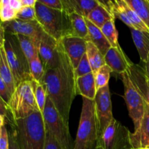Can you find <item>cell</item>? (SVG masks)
<instances>
[{"instance_id": "1", "label": "cell", "mask_w": 149, "mask_h": 149, "mask_svg": "<svg viewBox=\"0 0 149 149\" xmlns=\"http://www.w3.org/2000/svg\"><path fill=\"white\" fill-rule=\"evenodd\" d=\"M60 63L57 68L45 71L42 84L47 94L58 113L67 125H69L71 108L76 93V77L71 61L60 42Z\"/></svg>"}, {"instance_id": "2", "label": "cell", "mask_w": 149, "mask_h": 149, "mask_svg": "<svg viewBox=\"0 0 149 149\" xmlns=\"http://www.w3.org/2000/svg\"><path fill=\"white\" fill-rule=\"evenodd\" d=\"M20 149H44L46 127L42 113L34 111L23 119H16L10 125Z\"/></svg>"}, {"instance_id": "3", "label": "cell", "mask_w": 149, "mask_h": 149, "mask_svg": "<svg viewBox=\"0 0 149 149\" xmlns=\"http://www.w3.org/2000/svg\"><path fill=\"white\" fill-rule=\"evenodd\" d=\"M35 7L36 20L49 36L59 42L65 36L72 35L69 15L66 12L49 8L38 0Z\"/></svg>"}, {"instance_id": "4", "label": "cell", "mask_w": 149, "mask_h": 149, "mask_svg": "<svg viewBox=\"0 0 149 149\" xmlns=\"http://www.w3.org/2000/svg\"><path fill=\"white\" fill-rule=\"evenodd\" d=\"M95 100L82 97V108L74 149H92L99 139Z\"/></svg>"}, {"instance_id": "5", "label": "cell", "mask_w": 149, "mask_h": 149, "mask_svg": "<svg viewBox=\"0 0 149 149\" xmlns=\"http://www.w3.org/2000/svg\"><path fill=\"white\" fill-rule=\"evenodd\" d=\"M42 114L46 130L53 137L61 149H74V141L70 133L69 125L65 123L48 96Z\"/></svg>"}, {"instance_id": "6", "label": "cell", "mask_w": 149, "mask_h": 149, "mask_svg": "<svg viewBox=\"0 0 149 149\" xmlns=\"http://www.w3.org/2000/svg\"><path fill=\"white\" fill-rule=\"evenodd\" d=\"M33 79L27 80L16 86L8 103L13 121L26 117L34 111H39L33 93Z\"/></svg>"}, {"instance_id": "7", "label": "cell", "mask_w": 149, "mask_h": 149, "mask_svg": "<svg viewBox=\"0 0 149 149\" xmlns=\"http://www.w3.org/2000/svg\"><path fill=\"white\" fill-rule=\"evenodd\" d=\"M4 49L15 86L27 80H32L29 65L15 36L5 33Z\"/></svg>"}, {"instance_id": "8", "label": "cell", "mask_w": 149, "mask_h": 149, "mask_svg": "<svg viewBox=\"0 0 149 149\" xmlns=\"http://www.w3.org/2000/svg\"><path fill=\"white\" fill-rule=\"evenodd\" d=\"M121 78L124 84V97L127 106L128 113L133 122L135 130H136L139 127L143 116L146 100L141 90L131 77L130 71L122 74Z\"/></svg>"}, {"instance_id": "9", "label": "cell", "mask_w": 149, "mask_h": 149, "mask_svg": "<svg viewBox=\"0 0 149 149\" xmlns=\"http://www.w3.org/2000/svg\"><path fill=\"white\" fill-rule=\"evenodd\" d=\"M130 132L113 118L100 135L97 144L103 149H131Z\"/></svg>"}, {"instance_id": "10", "label": "cell", "mask_w": 149, "mask_h": 149, "mask_svg": "<svg viewBox=\"0 0 149 149\" xmlns=\"http://www.w3.org/2000/svg\"><path fill=\"white\" fill-rule=\"evenodd\" d=\"M94 100L95 103L99 136L100 137L108 125L113 119L109 86L107 85L97 90Z\"/></svg>"}, {"instance_id": "11", "label": "cell", "mask_w": 149, "mask_h": 149, "mask_svg": "<svg viewBox=\"0 0 149 149\" xmlns=\"http://www.w3.org/2000/svg\"><path fill=\"white\" fill-rule=\"evenodd\" d=\"M3 26L5 33L12 35L20 34L27 36L32 39L38 47L39 46L42 38L46 34L37 20L24 21L15 19L10 22L4 23Z\"/></svg>"}, {"instance_id": "12", "label": "cell", "mask_w": 149, "mask_h": 149, "mask_svg": "<svg viewBox=\"0 0 149 149\" xmlns=\"http://www.w3.org/2000/svg\"><path fill=\"white\" fill-rule=\"evenodd\" d=\"M39 55L45 71L57 68L60 63L58 42L46 33L39 46Z\"/></svg>"}, {"instance_id": "13", "label": "cell", "mask_w": 149, "mask_h": 149, "mask_svg": "<svg viewBox=\"0 0 149 149\" xmlns=\"http://www.w3.org/2000/svg\"><path fill=\"white\" fill-rule=\"evenodd\" d=\"M59 42L75 69L87 52V40L71 35L64 37Z\"/></svg>"}, {"instance_id": "14", "label": "cell", "mask_w": 149, "mask_h": 149, "mask_svg": "<svg viewBox=\"0 0 149 149\" xmlns=\"http://www.w3.org/2000/svg\"><path fill=\"white\" fill-rule=\"evenodd\" d=\"M106 64L111 68L112 72L122 75L129 72L133 63L128 58L120 46L111 47L104 56Z\"/></svg>"}, {"instance_id": "15", "label": "cell", "mask_w": 149, "mask_h": 149, "mask_svg": "<svg viewBox=\"0 0 149 149\" xmlns=\"http://www.w3.org/2000/svg\"><path fill=\"white\" fill-rule=\"evenodd\" d=\"M130 140L132 148H149V104L146 101L141 125L135 132H130Z\"/></svg>"}, {"instance_id": "16", "label": "cell", "mask_w": 149, "mask_h": 149, "mask_svg": "<svg viewBox=\"0 0 149 149\" xmlns=\"http://www.w3.org/2000/svg\"><path fill=\"white\" fill-rule=\"evenodd\" d=\"M63 10L68 15L76 13L86 18L90 12L100 4L97 0H62Z\"/></svg>"}, {"instance_id": "17", "label": "cell", "mask_w": 149, "mask_h": 149, "mask_svg": "<svg viewBox=\"0 0 149 149\" xmlns=\"http://www.w3.org/2000/svg\"><path fill=\"white\" fill-rule=\"evenodd\" d=\"M94 73L76 78V93L82 97L94 100L97 94Z\"/></svg>"}, {"instance_id": "18", "label": "cell", "mask_w": 149, "mask_h": 149, "mask_svg": "<svg viewBox=\"0 0 149 149\" xmlns=\"http://www.w3.org/2000/svg\"><path fill=\"white\" fill-rule=\"evenodd\" d=\"M86 22H87L89 32L88 37L87 38L86 40L87 42H90L93 45H95L97 49L100 51V52L105 56V55L107 53L111 46L103 35V32L101 31V29L95 26L87 18H86Z\"/></svg>"}, {"instance_id": "19", "label": "cell", "mask_w": 149, "mask_h": 149, "mask_svg": "<svg viewBox=\"0 0 149 149\" xmlns=\"http://www.w3.org/2000/svg\"><path fill=\"white\" fill-rule=\"evenodd\" d=\"M4 40L5 36L3 38L0 42V52H1V60H0V77L4 80L5 84L8 87L11 95L14 93L15 90V84L13 74L10 70L8 61H7V55H6L5 49H4Z\"/></svg>"}, {"instance_id": "20", "label": "cell", "mask_w": 149, "mask_h": 149, "mask_svg": "<svg viewBox=\"0 0 149 149\" xmlns=\"http://www.w3.org/2000/svg\"><path fill=\"white\" fill-rule=\"evenodd\" d=\"M86 18L99 29H101L107 22L116 19V17L109 11L103 1H100V4L92 10Z\"/></svg>"}, {"instance_id": "21", "label": "cell", "mask_w": 149, "mask_h": 149, "mask_svg": "<svg viewBox=\"0 0 149 149\" xmlns=\"http://www.w3.org/2000/svg\"><path fill=\"white\" fill-rule=\"evenodd\" d=\"M132 40L142 62H146L149 55V33L131 29Z\"/></svg>"}, {"instance_id": "22", "label": "cell", "mask_w": 149, "mask_h": 149, "mask_svg": "<svg viewBox=\"0 0 149 149\" xmlns=\"http://www.w3.org/2000/svg\"><path fill=\"white\" fill-rule=\"evenodd\" d=\"M69 19L72 36L87 39L89 32L85 17L76 13H72L69 14Z\"/></svg>"}, {"instance_id": "23", "label": "cell", "mask_w": 149, "mask_h": 149, "mask_svg": "<svg viewBox=\"0 0 149 149\" xmlns=\"http://www.w3.org/2000/svg\"><path fill=\"white\" fill-rule=\"evenodd\" d=\"M86 54H87L89 62H90L92 70L94 74L97 72V71L100 67L106 64L104 55L100 52L97 47L93 45L92 42H87Z\"/></svg>"}, {"instance_id": "24", "label": "cell", "mask_w": 149, "mask_h": 149, "mask_svg": "<svg viewBox=\"0 0 149 149\" xmlns=\"http://www.w3.org/2000/svg\"><path fill=\"white\" fill-rule=\"evenodd\" d=\"M17 38L20 48L27 59L28 62L31 61L35 56L39 55V47L32 39L23 35H14Z\"/></svg>"}, {"instance_id": "25", "label": "cell", "mask_w": 149, "mask_h": 149, "mask_svg": "<svg viewBox=\"0 0 149 149\" xmlns=\"http://www.w3.org/2000/svg\"><path fill=\"white\" fill-rule=\"evenodd\" d=\"M149 29V0H125Z\"/></svg>"}, {"instance_id": "26", "label": "cell", "mask_w": 149, "mask_h": 149, "mask_svg": "<svg viewBox=\"0 0 149 149\" xmlns=\"http://www.w3.org/2000/svg\"><path fill=\"white\" fill-rule=\"evenodd\" d=\"M121 3H122V5L123 6L125 12L127 15L130 21L132 23L133 29L137 31H141L148 32L149 33V29L147 27L146 25L140 18L139 16L137 15V13L128 5L126 1L125 0H121Z\"/></svg>"}, {"instance_id": "27", "label": "cell", "mask_w": 149, "mask_h": 149, "mask_svg": "<svg viewBox=\"0 0 149 149\" xmlns=\"http://www.w3.org/2000/svg\"><path fill=\"white\" fill-rule=\"evenodd\" d=\"M29 65L32 79L36 82L42 83L45 74V69L39 55H37L31 61H29Z\"/></svg>"}, {"instance_id": "28", "label": "cell", "mask_w": 149, "mask_h": 149, "mask_svg": "<svg viewBox=\"0 0 149 149\" xmlns=\"http://www.w3.org/2000/svg\"><path fill=\"white\" fill-rule=\"evenodd\" d=\"M100 29L111 47H118L120 46L118 40L119 33L115 26V19L109 20Z\"/></svg>"}, {"instance_id": "29", "label": "cell", "mask_w": 149, "mask_h": 149, "mask_svg": "<svg viewBox=\"0 0 149 149\" xmlns=\"http://www.w3.org/2000/svg\"><path fill=\"white\" fill-rule=\"evenodd\" d=\"M17 13L10 4V0H0V22L4 23L15 20Z\"/></svg>"}, {"instance_id": "30", "label": "cell", "mask_w": 149, "mask_h": 149, "mask_svg": "<svg viewBox=\"0 0 149 149\" xmlns=\"http://www.w3.org/2000/svg\"><path fill=\"white\" fill-rule=\"evenodd\" d=\"M32 83H33V93H34L36 104H37V106L41 113H43L45 104H46L47 98L46 88L42 83L36 82L33 80Z\"/></svg>"}, {"instance_id": "31", "label": "cell", "mask_w": 149, "mask_h": 149, "mask_svg": "<svg viewBox=\"0 0 149 149\" xmlns=\"http://www.w3.org/2000/svg\"><path fill=\"white\" fill-rule=\"evenodd\" d=\"M111 72L112 70L111 69L110 67L105 64L97 70L95 74H94L97 90L109 85V81Z\"/></svg>"}, {"instance_id": "32", "label": "cell", "mask_w": 149, "mask_h": 149, "mask_svg": "<svg viewBox=\"0 0 149 149\" xmlns=\"http://www.w3.org/2000/svg\"><path fill=\"white\" fill-rule=\"evenodd\" d=\"M138 76H135L132 78L133 81L141 90L146 101L149 104V79L147 78L144 71L139 72Z\"/></svg>"}, {"instance_id": "33", "label": "cell", "mask_w": 149, "mask_h": 149, "mask_svg": "<svg viewBox=\"0 0 149 149\" xmlns=\"http://www.w3.org/2000/svg\"><path fill=\"white\" fill-rule=\"evenodd\" d=\"M93 72L91 65L89 62L88 58H87V54H84V56L81 58V61L79 63L78 66L74 69V74H75L76 78L83 77L84 75L90 74Z\"/></svg>"}, {"instance_id": "34", "label": "cell", "mask_w": 149, "mask_h": 149, "mask_svg": "<svg viewBox=\"0 0 149 149\" xmlns=\"http://www.w3.org/2000/svg\"><path fill=\"white\" fill-rule=\"evenodd\" d=\"M17 19L24 21L36 20V7H23L17 15Z\"/></svg>"}, {"instance_id": "35", "label": "cell", "mask_w": 149, "mask_h": 149, "mask_svg": "<svg viewBox=\"0 0 149 149\" xmlns=\"http://www.w3.org/2000/svg\"><path fill=\"white\" fill-rule=\"evenodd\" d=\"M0 114L5 116L6 119L8 122V123L10 124V125H13L14 121H13L11 113H10L8 104L6 103L1 97H0Z\"/></svg>"}, {"instance_id": "36", "label": "cell", "mask_w": 149, "mask_h": 149, "mask_svg": "<svg viewBox=\"0 0 149 149\" xmlns=\"http://www.w3.org/2000/svg\"><path fill=\"white\" fill-rule=\"evenodd\" d=\"M11 93H10V90H9L8 87L7 86V84H5V82L4 81V80L1 78L0 77V97L6 103L8 104L9 101L10 100V97H11Z\"/></svg>"}, {"instance_id": "37", "label": "cell", "mask_w": 149, "mask_h": 149, "mask_svg": "<svg viewBox=\"0 0 149 149\" xmlns=\"http://www.w3.org/2000/svg\"><path fill=\"white\" fill-rule=\"evenodd\" d=\"M38 1L49 8L63 10V4L62 0H38Z\"/></svg>"}, {"instance_id": "38", "label": "cell", "mask_w": 149, "mask_h": 149, "mask_svg": "<svg viewBox=\"0 0 149 149\" xmlns=\"http://www.w3.org/2000/svg\"><path fill=\"white\" fill-rule=\"evenodd\" d=\"M0 149H10L9 132L5 126L2 127V132L0 137Z\"/></svg>"}, {"instance_id": "39", "label": "cell", "mask_w": 149, "mask_h": 149, "mask_svg": "<svg viewBox=\"0 0 149 149\" xmlns=\"http://www.w3.org/2000/svg\"><path fill=\"white\" fill-rule=\"evenodd\" d=\"M44 149H61L58 143L48 131L46 130V141Z\"/></svg>"}, {"instance_id": "40", "label": "cell", "mask_w": 149, "mask_h": 149, "mask_svg": "<svg viewBox=\"0 0 149 149\" xmlns=\"http://www.w3.org/2000/svg\"><path fill=\"white\" fill-rule=\"evenodd\" d=\"M9 141H10V149H20L11 132H9Z\"/></svg>"}, {"instance_id": "41", "label": "cell", "mask_w": 149, "mask_h": 149, "mask_svg": "<svg viewBox=\"0 0 149 149\" xmlns=\"http://www.w3.org/2000/svg\"><path fill=\"white\" fill-rule=\"evenodd\" d=\"M37 0H21L23 7H35Z\"/></svg>"}, {"instance_id": "42", "label": "cell", "mask_w": 149, "mask_h": 149, "mask_svg": "<svg viewBox=\"0 0 149 149\" xmlns=\"http://www.w3.org/2000/svg\"><path fill=\"white\" fill-rule=\"evenodd\" d=\"M144 72H145L146 76L148 79H149V55L148 57V59H147L146 62L144 63Z\"/></svg>"}, {"instance_id": "43", "label": "cell", "mask_w": 149, "mask_h": 149, "mask_svg": "<svg viewBox=\"0 0 149 149\" xmlns=\"http://www.w3.org/2000/svg\"><path fill=\"white\" fill-rule=\"evenodd\" d=\"M5 31H4V26H3V23L0 22V42L3 38L5 36ZM0 60H1V52H0Z\"/></svg>"}, {"instance_id": "44", "label": "cell", "mask_w": 149, "mask_h": 149, "mask_svg": "<svg viewBox=\"0 0 149 149\" xmlns=\"http://www.w3.org/2000/svg\"><path fill=\"white\" fill-rule=\"evenodd\" d=\"M5 122H6L5 116H4L3 115L0 114V128H2L3 127H4Z\"/></svg>"}, {"instance_id": "45", "label": "cell", "mask_w": 149, "mask_h": 149, "mask_svg": "<svg viewBox=\"0 0 149 149\" xmlns=\"http://www.w3.org/2000/svg\"><path fill=\"white\" fill-rule=\"evenodd\" d=\"M1 132H2V128H0V137L1 135Z\"/></svg>"}, {"instance_id": "46", "label": "cell", "mask_w": 149, "mask_h": 149, "mask_svg": "<svg viewBox=\"0 0 149 149\" xmlns=\"http://www.w3.org/2000/svg\"><path fill=\"white\" fill-rule=\"evenodd\" d=\"M131 149H133V148H131ZM138 149H149V148H138Z\"/></svg>"}, {"instance_id": "47", "label": "cell", "mask_w": 149, "mask_h": 149, "mask_svg": "<svg viewBox=\"0 0 149 149\" xmlns=\"http://www.w3.org/2000/svg\"><path fill=\"white\" fill-rule=\"evenodd\" d=\"M96 147V146H95ZM95 148H92V149H95Z\"/></svg>"}]
</instances>
